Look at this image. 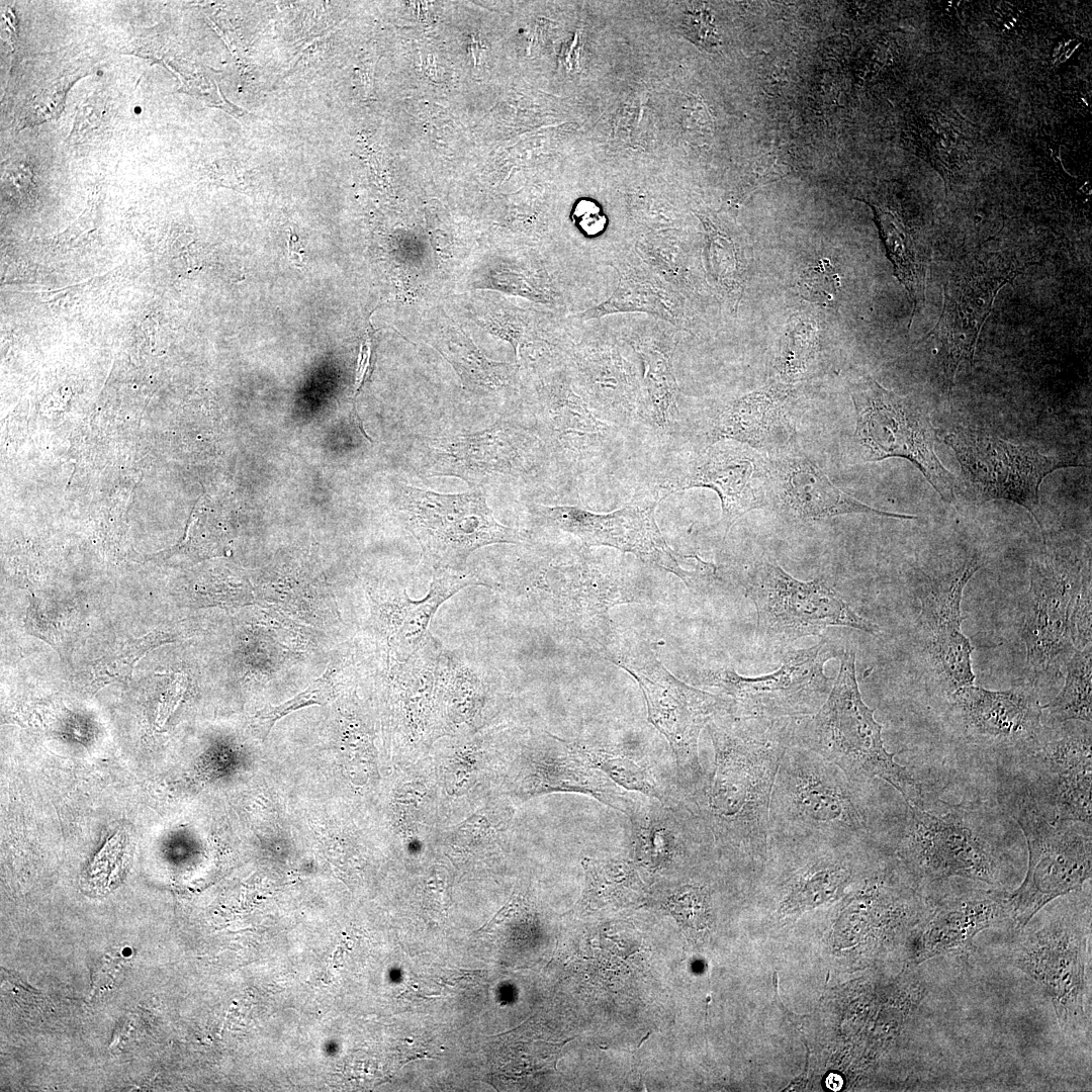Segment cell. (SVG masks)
Masks as SVG:
<instances>
[{"label": "cell", "mask_w": 1092, "mask_h": 1092, "mask_svg": "<svg viewBox=\"0 0 1092 1092\" xmlns=\"http://www.w3.org/2000/svg\"><path fill=\"white\" fill-rule=\"evenodd\" d=\"M707 727L714 766L694 793L697 815L724 854L761 864L768 854L771 791L792 743L793 719H740L721 713Z\"/></svg>", "instance_id": "6da1fadb"}, {"label": "cell", "mask_w": 1092, "mask_h": 1092, "mask_svg": "<svg viewBox=\"0 0 1092 1092\" xmlns=\"http://www.w3.org/2000/svg\"><path fill=\"white\" fill-rule=\"evenodd\" d=\"M868 785L792 742L771 791L768 850L840 848L872 840Z\"/></svg>", "instance_id": "7a4b0ae2"}, {"label": "cell", "mask_w": 1092, "mask_h": 1092, "mask_svg": "<svg viewBox=\"0 0 1092 1092\" xmlns=\"http://www.w3.org/2000/svg\"><path fill=\"white\" fill-rule=\"evenodd\" d=\"M875 710L863 702L855 673V651L840 655V668L831 691L817 712L793 719L792 742L838 766L850 780L869 784L880 779L905 803L922 807L923 786L894 759L882 738Z\"/></svg>", "instance_id": "3957f363"}, {"label": "cell", "mask_w": 1092, "mask_h": 1092, "mask_svg": "<svg viewBox=\"0 0 1092 1092\" xmlns=\"http://www.w3.org/2000/svg\"><path fill=\"white\" fill-rule=\"evenodd\" d=\"M594 644L601 655L639 684L648 720L668 741L678 775L694 794L705 778L699 758L700 733L716 715L726 712L728 700L676 678L649 643L635 635L606 628L594 637Z\"/></svg>", "instance_id": "277c9868"}, {"label": "cell", "mask_w": 1092, "mask_h": 1092, "mask_svg": "<svg viewBox=\"0 0 1092 1092\" xmlns=\"http://www.w3.org/2000/svg\"><path fill=\"white\" fill-rule=\"evenodd\" d=\"M937 810L926 803H905L888 835L876 839L923 878L963 877L996 884L999 855L983 815L959 805L942 804L943 812Z\"/></svg>", "instance_id": "5b68a950"}, {"label": "cell", "mask_w": 1092, "mask_h": 1092, "mask_svg": "<svg viewBox=\"0 0 1092 1092\" xmlns=\"http://www.w3.org/2000/svg\"><path fill=\"white\" fill-rule=\"evenodd\" d=\"M855 410V459L911 462L944 502L954 499L956 479L935 452L936 431L925 410L908 396L887 389L871 376L850 386Z\"/></svg>", "instance_id": "8992f818"}, {"label": "cell", "mask_w": 1092, "mask_h": 1092, "mask_svg": "<svg viewBox=\"0 0 1092 1092\" xmlns=\"http://www.w3.org/2000/svg\"><path fill=\"white\" fill-rule=\"evenodd\" d=\"M1013 816L1024 833L1028 849L1025 879L1006 895L1007 915L1024 927L1045 904L1080 890L1091 878V825L1052 820L1022 799Z\"/></svg>", "instance_id": "52a82bcc"}, {"label": "cell", "mask_w": 1092, "mask_h": 1092, "mask_svg": "<svg viewBox=\"0 0 1092 1092\" xmlns=\"http://www.w3.org/2000/svg\"><path fill=\"white\" fill-rule=\"evenodd\" d=\"M841 653L823 639L810 648L789 651L768 674L743 676L720 667L703 671L700 681L722 691L729 702L725 713L732 717L796 719L814 714L824 703L834 681L824 673V664Z\"/></svg>", "instance_id": "ba28073f"}, {"label": "cell", "mask_w": 1092, "mask_h": 1092, "mask_svg": "<svg viewBox=\"0 0 1092 1092\" xmlns=\"http://www.w3.org/2000/svg\"><path fill=\"white\" fill-rule=\"evenodd\" d=\"M746 594L757 613L756 637L769 647H786L831 626L879 633L875 623L859 616L824 579L799 580L776 561L755 567Z\"/></svg>", "instance_id": "9c48e42d"}, {"label": "cell", "mask_w": 1092, "mask_h": 1092, "mask_svg": "<svg viewBox=\"0 0 1092 1092\" xmlns=\"http://www.w3.org/2000/svg\"><path fill=\"white\" fill-rule=\"evenodd\" d=\"M402 511L407 529L435 570L462 571L469 555L480 547L527 540L523 532L495 520L478 488L443 494L404 487Z\"/></svg>", "instance_id": "30bf717a"}, {"label": "cell", "mask_w": 1092, "mask_h": 1092, "mask_svg": "<svg viewBox=\"0 0 1092 1092\" xmlns=\"http://www.w3.org/2000/svg\"><path fill=\"white\" fill-rule=\"evenodd\" d=\"M1031 264L991 253L968 256L950 272L943 288L941 313L927 335L935 341L942 385L948 394L961 365H973L980 333L999 291Z\"/></svg>", "instance_id": "8fae6325"}, {"label": "cell", "mask_w": 1092, "mask_h": 1092, "mask_svg": "<svg viewBox=\"0 0 1092 1092\" xmlns=\"http://www.w3.org/2000/svg\"><path fill=\"white\" fill-rule=\"evenodd\" d=\"M943 442L954 454L970 494L981 502L1004 499L1024 508L1044 534L1039 489L1056 470L1081 466L1075 458L1050 456L981 431L958 429Z\"/></svg>", "instance_id": "7c38bea8"}, {"label": "cell", "mask_w": 1092, "mask_h": 1092, "mask_svg": "<svg viewBox=\"0 0 1092 1092\" xmlns=\"http://www.w3.org/2000/svg\"><path fill=\"white\" fill-rule=\"evenodd\" d=\"M666 495L637 492L621 509L597 514L573 506H538L537 514L550 525L571 533L588 546H609L629 552L653 566L678 576L690 588L705 587L717 576V566L697 557L695 568L685 569L663 539L655 509Z\"/></svg>", "instance_id": "4fadbf2b"}, {"label": "cell", "mask_w": 1092, "mask_h": 1092, "mask_svg": "<svg viewBox=\"0 0 1092 1092\" xmlns=\"http://www.w3.org/2000/svg\"><path fill=\"white\" fill-rule=\"evenodd\" d=\"M1090 559L1043 550L1032 558L1029 587L1023 603L1021 638L1026 658L1037 674L1068 661L1075 648L1071 639V613Z\"/></svg>", "instance_id": "5bb4252c"}, {"label": "cell", "mask_w": 1092, "mask_h": 1092, "mask_svg": "<svg viewBox=\"0 0 1092 1092\" xmlns=\"http://www.w3.org/2000/svg\"><path fill=\"white\" fill-rule=\"evenodd\" d=\"M1023 754L1033 763L1034 782L1023 796L1043 816L1091 825V724L1056 722Z\"/></svg>", "instance_id": "9a60e30c"}, {"label": "cell", "mask_w": 1092, "mask_h": 1092, "mask_svg": "<svg viewBox=\"0 0 1092 1092\" xmlns=\"http://www.w3.org/2000/svg\"><path fill=\"white\" fill-rule=\"evenodd\" d=\"M949 716L967 742L1024 752L1043 729V709L1030 685L991 691L977 686L948 695Z\"/></svg>", "instance_id": "2e32d148"}, {"label": "cell", "mask_w": 1092, "mask_h": 1092, "mask_svg": "<svg viewBox=\"0 0 1092 1092\" xmlns=\"http://www.w3.org/2000/svg\"><path fill=\"white\" fill-rule=\"evenodd\" d=\"M972 558L950 576L930 580L919 593L918 625L926 659L947 694L974 685V647L963 634L961 604L965 586L981 568Z\"/></svg>", "instance_id": "e0dca14e"}, {"label": "cell", "mask_w": 1092, "mask_h": 1092, "mask_svg": "<svg viewBox=\"0 0 1092 1092\" xmlns=\"http://www.w3.org/2000/svg\"><path fill=\"white\" fill-rule=\"evenodd\" d=\"M675 490L706 487L721 502L720 524L726 536L745 514L766 505L768 462L755 449L732 440L713 443L671 486ZM671 491V489H670Z\"/></svg>", "instance_id": "ac0fdd59"}, {"label": "cell", "mask_w": 1092, "mask_h": 1092, "mask_svg": "<svg viewBox=\"0 0 1092 1092\" xmlns=\"http://www.w3.org/2000/svg\"><path fill=\"white\" fill-rule=\"evenodd\" d=\"M768 490L775 494L779 509L785 515L803 522L848 514L898 520L917 519L911 515L875 509L846 493L793 441L774 451V458L768 462Z\"/></svg>", "instance_id": "d6986e66"}, {"label": "cell", "mask_w": 1092, "mask_h": 1092, "mask_svg": "<svg viewBox=\"0 0 1092 1092\" xmlns=\"http://www.w3.org/2000/svg\"><path fill=\"white\" fill-rule=\"evenodd\" d=\"M1085 944L1081 932L1055 925L1030 935L1018 954V966L1044 988L1065 1027L1085 1018Z\"/></svg>", "instance_id": "ffe728a7"}, {"label": "cell", "mask_w": 1092, "mask_h": 1092, "mask_svg": "<svg viewBox=\"0 0 1092 1092\" xmlns=\"http://www.w3.org/2000/svg\"><path fill=\"white\" fill-rule=\"evenodd\" d=\"M522 793L551 791L585 794L632 817L641 803L620 789L584 756L578 743L544 737L529 749Z\"/></svg>", "instance_id": "44dd1931"}, {"label": "cell", "mask_w": 1092, "mask_h": 1092, "mask_svg": "<svg viewBox=\"0 0 1092 1092\" xmlns=\"http://www.w3.org/2000/svg\"><path fill=\"white\" fill-rule=\"evenodd\" d=\"M603 263L617 271V287L607 299L576 316L594 320L619 312H644L688 330L687 298L652 272L633 248H623Z\"/></svg>", "instance_id": "7402d4cb"}, {"label": "cell", "mask_w": 1092, "mask_h": 1092, "mask_svg": "<svg viewBox=\"0 0 1092 1092\" xmlns=\"http://www.w3.org/2000/svg\"><path fill=\"white\" fill-rule=\"evenodd\" d=\"M788 384H769L725 405L712 430L713 443L732 440L755 450L776 451L793 440Z\"/></svg>", "instance_id": "603a6c76"}, {"label": "cell", "mask_w": 1092, "mask_h": 1092, "mask_svg": "<svg viewBox=\"0 0 1092 1092\" xmlns=\"http://www.w3.org/2000/svg\"><path fill=\"white\" fill-rule=\"evenodd\" d=\"M681 330L651 317L634 322L625 330L623 341L643 364L642 387L655 424L667 428L677 413L678 386L673 369V354Z\"/></svg>", "instance_id": "cb8c5ba5"}, {"label": "cell", "mask_w": 1092, "mask_h": 1092, "mask_svg": "<svg viewBox=\"0 0 1092 1092\" xmlns=\"http://www.w3.org/2000/svg\"><path fill=\"white\" fill-rule=\"evenodd\" d=\"M470 585L491 587L469 573L437 569L425 598L411 600L403 589L384 604L382 623L391 656L400 661L408 658L430 633L429 624L440 606L457 592Z\"/></svg>", "instance_id": "d4e9b609"}, {"label": "cell", "mask_w": 1092, "mask_h": 1092, "mask_svg": "<svg viewBox=\"0 0 1092 1092\" xmlns=\"http://www.w3.org/2000/svg\"><path fill=\"white\" fill-rule=\"evenodd\" d=\"M577 362L583 386L595 405L617 414L635 410L642 384L617 341L589 337L577 350Z\"/></svg>", "instance_id": "484cf974"}, {"label": "cell", "mask_w": 1092, "mask_h": 1092, "mask_svg": "<svg viewBox=\"0 0 1092 1092\" xmlns=\"http://www.w3.org/2000/svg\"><path fill=\"white\" fill-rule=\"evenodd\" d=\"M502 425L471 435L437 440L431 447L434 474L467 480L493 473H512L518 458L517 437Z\"/></svg>", "instance_id": "4316f807"}, {"label": "cell", "mask_w": 1092, "mask_h": 1092, "mask_svg": "<svg viewBox=\"0 0 1092 1092\" xmlns=\"http://www.w3.org/2000/svg\"><path fill=\"white\" fill-rule=\"evenodd\" d=\"M1002 915H1007L1006 895L999 893L975 892L945 900L926 923L920 957L925 960L965 946Z\"/></svg>", "instance_id": "83f0119b"}, {"label": "cell", "mask_w": 1092, "mask_h": 1092, "mask_svg": "<svg viewBox=\"0 0 1092 1092\" xmlns=\"http://www.w3.org/2000/svg\"><path fill=\"white\" fill-rule=\"evenodd\" d=\"M497 670L464 651L443 648L436 669V719L445 723L471 720L481 709Z\"/></svg>", "instance_id": "f1b7e54d"}, {"label": "cell", "mask_w": 1092, "mask_h": 1092, "mask_svg": "<svg viewBox=\"0 0 1092 1092\" xmlns=\"http://www.w3.org/2000/svg\"><path fill=\"white\" fill-rule=\"evenodd\" d=\"M705 230L704 261L707 275L718 292L734 310L744 287L745 265L734 239L709 217L696 212Z\"/></svg>", "instance_id": "f546056e"}, {"label": "cell", "mask_w": 1092, "mask_h": 1092, "mask_svg": "<svg viewBox=\"0 0 1092 1092\" xmlns=\"http://www.w3.org/2000/svg\"><path fill=\"white\" fill-rule=\"evenodd\" d=\"M887 256L894 274L906 288L912 302V315L923 305L925 273L918 249L905 226L890 211L873 206Z\"/></svg>", "instance_id": "4dcf8cb0"}, {"label": "cell", "mask_w": 1092, "mask_h": 1092, "mask_svg": "<svg viewBox=\"0 0 1092 1092\" xmlns=\"http://www.w3.org/2000/svg\"><path fill=\"white\" fill-rule=\"evenodd\" d=\"M657 807L640 804L629 818L637 860L651 870L669 863L688 844V836L666 819Z\"/></svg>", "instance_id": "1f68e13d"}, {"label": "cell", "mask_w": 1092, "mask_h": 1092, "mask_svg": "<svg viewBox=\"0 0 1092 1092\" xmlns=\"http://www.w3.org/2000/svg\"><path fill=\"white\" fill-rule=\"evenodd\" d=\"M1051 718L1056 722L1092 721V645L1075 649L1066 662L1063 690L1046 705Z\"/></svg>", "instance_id": "d6a6232c"}, {"label": "cell", "mask_w": 1092, "mask_h": 1092, "mask_svg": "<svg viewBox=\"0 0 1092 1092\" xmlns=\"http://www.w3.org/2000/svg\"><path fill=\"white\" fill-rule=\"evenodd\" d=\"M632 248L652 272L682 296L694 292L688 247L671 237L646 236Z\"/></svg>", "instance_id": "836d02e7"}, {"label": "cell", "mask_w": 1092, "mask_h": 1092, "mask_svg": "<svg viewBox=\"0 0 1092 1092\" xmlns=\"http://www.w3.org/2000/svg\"><path fill=\"white\" fill-rule=\"evenodd\" d=\"M587 906L628 902L640 893V884L631 862L621 859L584 858Z\"/></svg>", "instance_id": "e575fe53"}, {"label": "cell", "mask_w": 1092, "mask_h": 1092, "mask_svg": "<svg viewBox=\"0 0 1092 1092\" xmlns=\"http://www.w3.org/2000/svg\"><path fill=\"white\" fill-rule=\"evenodd\" d=\"M578 744L587 760L616 785L656 799L661 804L666 801L664 792L645 763L626 754Z\"/></svg>", "instance_id": "d590c367"}, {"label": "cell", "mask_w": 1092, "mask_h": 1092, "mask_svg": "<svg viewBox=\"0 0 1092 1092\" xmlns=\"http://www.w3.org/2000/svg\"><path fill=\"white\" fill-rule=\"evenodd\" d=\"M170 641L172 639L168 634L158 631L124 641L95 661L92 671L94 684L103 687L129 679L136 662L142 657L154 648Z\"/></svg>", "instance_id": "8d00e7d4"}, {"label": "cell", "mask_w": 1092, "mask_h": 1092, "mask_svg": "<svg viewBox=\"0 0 1092 1092\" xmlns=\"http://www.w3.org/2000/svg\"><path fill=\"white\" fill-rule=\"evenodd\" d=\"M665 908L689 932L706 931L713 922L711 893L703 885L687 884L676 888L667 897Z\"/></svg>", "instance_id": "74e56055"}, {"label": "cell", "mask_w": 1092, "mask_h": 1092, "mask_svg": "<svg viewBox=\"0 0 1092 1092\" xmlns=\"http://www.w3.org/2000/svg\"><path fill=\"white\" fill-rule=\"evenodd\" d=\"M334 697V687L329 672L311 682L303 692L279 706H268L251 719L252 733L264 740L274 724L289 713L310 705H325Z\"/></svg>", "instance_id": "f35d334b"}, {"label": "cell", "mask_w": 1092, "mask_h": 1092, "mask_svg": "<svg viewBox=\"0 0 1092 1092\" xmlns=\"http://www.w3.org/2000/svg\"><path fill=\"white\" fill-rule=\"evenodd\" d=\"M816 354L815 331L799 324L786 339L778 368L785 383L796 382L808 372Z\"/></svg>", "instance_id": "ab89813d"}, {"label": "cell", "mask_w": 1092, "mask_h": 1092, "mask_svg": "<svg viewBox=\"0 0 1092 1092\" xmlns=\"http://www.w3.org/2000/svg\"><path fill=\"white\" fill-rule=\"evenodd\" d=\"M840 288V277L828 259L807 267L798 280L801 296L823 306L835 303Z\"/></svg>", "instance_id": "60d3db41"}, {"label": "cell", "mask_w": 1092, "mask_h": 1092, "mask_svg": "<svg viewBox=\"0 0 1092 1092\" xmlns=\"http://www.w3.org/2000/svg\"><path fill=\"white\" fill-rule=\"evenodd\" d=\"M1091 567L1089 565L1084 572L1071 613V639L1075 649H1083L1091 643Z\"/></svg>", "instance_id": "b9f144b4"}, {"label": "cell", "mask_w": 1092, "mask_h": 1092, "mask_svg": "<svg viewBox=\"0 0 1092 1092\" xmlns=\"http://www.w3.org/2000/svg\"><path fill=\"white\" fill-rule=\"evenodd\" d=\"M682 30L689 39L704 49L712 50L720 43L713 17L705 9L688 10L684 16Z\"/></svg>", "instance_id": "7bdbcfd3"}, {"label": "cell", "mask_w": 1092, "mask_h": 1092, "mask_svg": "<svg viewBox=\"0 0 1092 1092\" xmlns=\"http://www.w3.org/2000/svg\"><path fill=\"white\" fill-rule=\"evenodd\" d=\"M572 216L579 228L587 235H596L606 224V216L600 206L588 199H581L573 208Z\"/></svg>", "instance_id": "ee69618b"}, {"label": "cell", "mask_w": 1092, "mask_h": 1092, "mask_svg": "<svg viewBox=\"0 0 1092 1092\" xmlns=\"http://www.w3.org/2000/svg\"><path fill=\"white\" fill-rule=\"evenodd\" d=\"M186 687V677L182 673H173L169 686L162 696L158 707L156 722L159 726L165 724L169 716L180 703Z\"/></svg>", "instance_id": "f6af8a7d"}, {"label": "cell", "mask_w": 1092, "mask_h": 1092, "mask_svg": "<svg viewBox=\"0 0 1092 1092\" xmlns=\"http://www.w3.org/2000/svg\"><path fill=\"white\" fill-rule=\"evenodd\" d=\"M25 626L29 633L41 638L51 645H56L58 639L57 630L54 624H52V622L42 615V613L38 609L37 604L33 603L32 601L30 603L29 609L27 610Z\"/></svg>", "instance_id": "bcb514c9"}, {"label": "cell", "mask_w": 1092, "mask_h": 1092, "mask_svg": "<svg viewBox=\"0 0 1092 1092\" xmlns=\"http://www.w3.org/2000/svg\"><path fill=\"white\" fill-rule=\"evenodd\" d=\"M370 356H371V342H370V339L367 338L364 345L361 346L359 364H358V369H357V374H356V383H355L356 391L359 389V387L361 386V384L363 382L365 373H366V371H367V369L369 367Z\"/></svg>", "instance_id": "7dc6e473"}]
</instances>
